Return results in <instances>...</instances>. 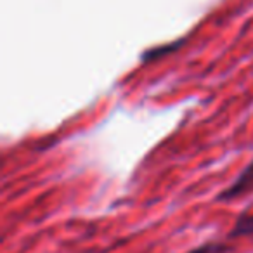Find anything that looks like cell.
Returning <instances> with one entry per match:
<instances>
[{"label": "cell", "mask_w": 253, "mask_h": 253, "mask_svg": "<svg viewBox=\"0 0 253 253\" xmlns=\"http://www.w3.org/2000/svg\"><path fill=\"white\" fill-rule=\"evenodd\" d=\"M252 189H253V162L243 170L241 175L232 182V186H229L227 189L218 194V200L220 201L236 200V198L245 196V194L250 193Z\"/></svg>", "instance_id": "1"}, {"label": "cell", "mask_w": 253, "mask_h": 253, "mask_svg": "<svg viewBox=\"0 0 253 253\" xmlns=\"http://www.w3.org/2000/svg\"><path fill=\"white\" fill-rule=\"evenodd\" d=\"M246 234H253V215H241V217L236 220L234 229L231 231V238L234 236H246Z\"/></svg>", "instance_id": "2"}, {"label": "cell", "mask_w": 253, "mask_h": 253, "mask_svg": "<svg viewBox=\"0 0 253 253\" xmlns=\"http://www.w3.org/2000/svg\"><path fill=\"white\" fill-rule=\"evenodd\" d=\"M227 246L224 243H207L203 246H198V248L191 250L187 253H225L227 252Z\"/></svg>", "instance_id": "3"}, {"label": "cell", "mask_w": 253, "mask_h": 253, "mask_svg": "<svg viewBox=\"0 0 253 253\" xmlns=\"http://www.w3.org/2000/svg\"><path fill=\"white\" fill-rule=\"evenodd\" d=\"M179 45H180V42H175V43H172V45H163V47H160V49H151L142 54V59L149 61V59H156V57H162L163 54H169V52H172V50H175Z\"/></svg>", "instance_id": "4"}]
</instances>
